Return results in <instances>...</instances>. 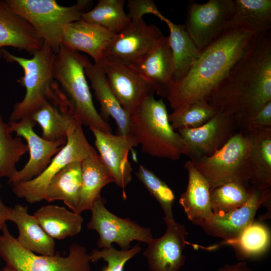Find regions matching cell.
Returning <instances> with one entry per match:
<instances>
[{"mask_svg":"<svg viewBox=\"0 0 271 271\" xmlns=\"http://www.w3.org/2000/svg\"><path fill=\"white\" fill-rule=\"evenodd\" d=\"M56 52L46 43L31 58L14 55L5 49L2 58L8 62H15L24 70V75L18 80L26 90L21 101L14 106L9 122L18 121L30 117L47 101H56L58 94L53 78V65Z\"/></svg>","mask_w":271,"mask_h":271,"instance_id":"obj_4","label":"cell"},{"mask_svg":"<svg viewBox=\"0 0 271 271\" xmlns=\"http://www.w3.org/2000/svg\"><path fill=\"white\" fill-rule=\"evenodd\" d=\"M217 271H253L244 261H240L233 264H225Z\"/></svg>","mask_w":271,"mask_h":271,"instance_id":"obj_41","label":"cell"},{"mask_svg":"<svg viewBox=\"0 0 271 271\" xmlns=\"http://www.w3.org/2000/svg\"><path fill=\"white\" fill-rule=\"evenodd\" d=\"M30 117L40 125L41 137L51 142L66 141L68 130L76 119L71 105L63 93L58 101H47Z\"/></svg>","mask_w":271,"mask_h":271,"instance_id":"obj_25","label":"cell"},{"mask_svg":"<svg viewBox=\"0 0 271 271\" xmlns=\"http://www.w3.org/2000/svg\"><path fill=\"white\" fill-rule=\"evenodd\" d=\"M169 44L174 65V83L184 78L199 57L200 51L193 42L184 25L175 24L167 18Z\"/></svg>","mask_w":271,"mask_h":271,"instance_id":"obj_32","label":"cell"},{"mask_svg":"<svg viewBox=\"0 0 271 271\" xmlns=\"http://www.w3.org/2000/svg\"><path fill=\"white\" fill-rule=\"evenodd\" d=\"M1 185L0 184V191ZM12 208L6 206L2 201L0 195V230H2L6 222L9 220Z\"/></svg>","mask_w":271,"mask_h":271,"instance_id":"obj_42","label":"cell"},{"mask_svg":"<svg viewBox=\"0 0 271 271\" xmlns=\"http://www.w3.org/2000/svg\"><path fill=\"white\" fill-rule=\"evenodd\" d=\"M234 11L227 30H239L256 35L271 30L270 0H234Z\"/></svg>","mask_w":271,"mask_h":271,"instance_id":"obj_27","label":"cell"},{"mask_svg":"<svg viewBox=\"0 0 271 271\" xmlns=\"http://www.w3.org/2000/svg\"><path fill=\"white\" fill-rule=\"evenodd\" d=\"M28 152V148L20 138H14L8 123L0 114V179L7 177L8 182L18 173L17 162Z\"/></svg>","mask_w":271,"mask_h":271,"instance_id":"obj_34","label":"cell"},{"mask_svg":"<svg viewBox=\"0 0 271 271\" xmlns=\"http://www.w3.org/2000/svg\"><path fill=\"white\" fill-rule=\"evenodd\" d=\"M247 201L241 207L222 215H213L198 223L208 235L223 239L224 241L237 237L253 221L262 203L271 197V187L259 189L250 185Z\"/></svg>","mask_w":271,"mask_h":271,"instance_id":"obj_18","label":"cell"},{"mask_svg":"<svg viewBox=\"0 0 271 271\" xmlns=\"http://www.w3.org/2000/svg\"><path fill=\"white\" fill-rule=\"evenodd\" d=\"M82 125L77 120L74 121L68 130L65 145L39 176L28 181L11 185L17 196L31 203L44 200L49 183L61 170L72 162H82L98 155L85 137Z\"/></svg>","mask_w":271,"mask_h":271,"instance_id":"obj_8","label":"cell"},{"mask_svg":"<svg viewBox=\"0 0 271 271\" xmlns=\"http://www.w3.org/2000/svg\"><path fill=\"white\" fill-rule=\"evenodd\" d=\"M256 34L227 30L203 49L188 72L175 82L166 97L177 109L189 102L207 100L250 46Z\"/></svg>","mask_w":271,"mask_h":271,"instance_id":"obj_2","label":"cell"},{"mask_svg":"<svg viewBox=\"0 0 271 271\" xmlns=\"http://www.w3.org/2000/svg\"><path fill=\"white\" fill-rule=\"evenodd\" d=\"M207 101L218 111L234 115L237 124L271 101V31L255 35Z\"/></svg>","mask_w":271,"mask_h":271,"instance_id":"obj_1","label":"cell"},{"mask_svg":"<svg viewBox=\"0 0 271 271\" xmlns=\"http://www.w3.org/2000/svg\"><path fill=\"white\" fill-rule=\"evenodd\" d=\"M88 59L86 56L61 44L55 55L53 78L69 101L76 120L89 128L112 133L110 125L93 104L84 72Z\"/></svg>","mask_w":271,"mask_h":271,"instance_id":"obj_3","label":"cell"},{"mask_svg":"<svg viewBox=\"0 0 271 271\" xmlns=\"http://www.w3.org/2000/svg\"><path fill=\"white\" fill-rule=\"evenodd\" d=\"M248 151L247 140L239 130L212 156L191 161L206 179L210 190L229 182L238 183L249 188Z\"/></svg>","mask_w":271,"mask_h":271,"instance_id":"obj_9","label":"cell"},{"mask_svg":"<svg viewBox=\"0 0 271 271\" xmlns=\"http://www.w3.org/2000/svg\"><path fill=\"white\" fill-rule=\"evenodd\" d=\"M127 8L128 9L127 15L130 21L143 19V17L147 14L154 15L164 22L166 19L153 0H128Z\"/></svg>","mask_w":271,"mask_h":271,"instance_id":"obj_39","label":"cell"},{"mask_svg":"<svg viewBox=\"0 0 271 271\" xmlns=\"http://www.w3.org/2000/svg\"><path fill=\"white\" fill-rule=\"evenodd\" d=\"M97 65L129 117L139 110L147 98L154 95L155 91L152 86L130 66L107 58H103Z\"/></svg>","mask_w":271,"mask_h":271,"instance_id":"obj_13","label":"cell"},{"mask_svg":"<svg viewBox=\"0 0 271 271\" xmlns=\"http://www.w3.org/2000/svg\"><path fill=\"white\" fill-rule=\"evenodd\" d=\"M44 43L32 25L0 0V58L2 50L12 47L33 55Z\"/></svg>","mask_w":271,"mask_h":271,"instance_id":"obj_22","label":"cell"},{"mask_svg":"<svg viewBox=\"0 0 271 271\" xmlns=\"http://www.w3.org/2000/svg\"><path fill=\"white\" fill-rule=\"evenodd\" d=\"M167 229L160 238H153L143 252L151 271H180L186 256L183 252L187 242L185 226L175 220L164 218Z\"/></svg>","mask_w":271,"mask_h":271,"instance_id":"obj_16","label":"cell"},{"mask_svg":"<svg viewBox=\"0 0 271 271\" xmlns=\"http://www.w3.org/2000/svg\"><path fill=\"white\" fill-rule=\"evenodd\" d=\"M166 106L162 99L147 98L130 117V134L150 156L178 160L186 153L185 143L172 127Z\"/></svg>","mask_w":271,"mask_h":271,"instance_id":"obj_5","label":"cell"},{"mask_svg":"<svg viewBox=\"0 0 271 271\" xmlns=\"http://www.w3.org/2000/svg\"><path fill=\"white\" fill-rule=\"evenodd\" d=\"M106 201L101 196L93 203L90 209L91 218L87 224L89 229L99 235L97 245L107 248L116 243L121 250L130 248L134 240L148 243L153 238L151 229L144 227L128 218H122L110 212L105 207Z\"/></svg>","mask_w":271,"mask_h":271,"instance_id":"obj_10","label":"cell"},{"mask_svg":"<svg viewBox=\"0 0 271 271\" xmlns=\"http://www.w3.org/2000/svg\"><path fill=\"white\" fill-rule=\"evenodd\" d=\"M102 162L112 175L114 183L124 190L132 180V168L128 153L139 143L131 134L114 135L90 127Z\"/></svg>","mask_w":271,"mask_h":271,"instance_id":"obj_15","label":"cell"},{"mask_svg":"<svg viewBox=\"0 0 271 271\" xmlns=\"http://www.w3.org/2000/svg\"><path fill=\"white\" fill-rule=\"evenodd\" d=\"M81 184V162H72L52 178L46 189L44 200L48 202L61 200L77 213Z\"/></svg>","mask_w":271,"mask_h":271,"instance_id":"obj_31","label":"cell"},{"mask_svg":"<svg viewBox=\"0 0 271 271\" xmlns=\"http://www.w3.org/2000/svg\"><path fill=\"white\" fill-rule=\"evenodd\" d=\"M35 123L30 117L8 122L11 132H15L26 141L30 154L28 162L9 182L11 185L28 181L39 176L66 143L67 140L51 142L40 137L34 130Z\"/></svg>","mask_w":271,"mask_h":271,"instance_id":"obj_14","label":"cell"},{"mask_svg":"<svg viewBox=\"0 0 271 271\" xmlns=\"http://www.w3.org/2000/svg\"><path fill=\"white\" fill-rule=\"evenodd\" d=\"M238 131L234 115L218 111L209 120L199 127L181 129L177 131L185 143V155L192 162L212 156Z\"/></svg>","mask_w":271,"mask_h":271,"instance_id":"obj_12","label":"cell"},{"mask_svg":"<svg viewBox=\"0 0 271 271\" xmlns=\"http://www.w3.org/2000/svg\"><path fill=\"white\" fill-rule=\"evenodd\" d=\"M124 0H99L93 9L82 15L80 20L117 34L130 22L124 10Z\"/></svg>","mask_w":271,"mask_h":271,"instance_id":"obj_33","label":"cell"},{"mask_svg":"<svg viewBox=\"0 0 271 271\" xmlns=\"http://www.w3.org/2000/svg\"><path fill=\"white\" fill-rule=\"evenodd\" d=\"M84 72L99 103L101 117L106 121L110 117L114 119L117 126V134H130V117L110 89L102 68L98 65L92 63L88 59Z\"/></svg>","mask_w":271,"mask_h":271,"instance_id":"obj_23","label":"cell"},{"mask_svg":"<svg viewBox=\"0 0 271 271\" xmlns=\"http://www.w3.org/2000/svg\"><path fill=\"white\" fill-rule=\"evenodd\" d=\"M241 131L248 143L247 167L250 185L271 187V126L252 125Z\"/></svg>","mask_w":271,"mask_h":271,"instance_id":"obj_20","label":"cell"},{"mask_svg":"<svg viewBox=\"0 0 271 271\" xmlns=\"http://www.w3.org/2000/svg\"><path fill=\"white\" fill-rule=\"evenodd\" d=\"M28 207L20 204L12 208L9 220L17 226V239L24 248L43 255L55 254V242L40 226L33 215L28 212Z\"/></svg>","mask_w":271,"mask_h":271,"instance_id":"obj_26","label":"cell"},{"mask_svg":"<svg viewBox=\"0 0 271 271\" xmlns=\"http://www.w3.org/2000/svg\"><path fill=\"white\" fill-rule=\"evenodd\" d=\"M82 184L77 213L90 210L93 203L101 196V189L114 182L113 178L98 155L81 162Z\"/></svg>","mask_w":271,"mask_h":271,"instance_id":"obj_30","label":"cell"},{"mask_svg":"<svg viewBox=\"0 0 271 271\" xmlns=\"http://www.w3.org/2000/svg\"><path fill=\"white\" fill-rule=\"evenodd\" d=\"M33 215L48 235L57 239L77 235L84 220L80 214L55 205L42 206Z\"/></svg>","mask_w":271,"mask_h":271,"instance_id":"obj_29","label":"cell"},{"mask_svg":"<svg viewBox=\"0 0 271 271\" xmlns=\"http://www.w3.org/2000/svg\"><path fill=\"white\" fill-rule=\"evenodd\" d=\"M12 11L27 20L56 53L61 45L65 27L80 20L89 1H78L65 7L54 0H6Z\"/></svg>","mask_w":271,"mask_h":271,"instance_id":"obj_6","label":"cell"},{"mask_svg":"<svg viewBox=\"0 0 271 271\" xmlns=\"http://www.w3.org/2000/svg\"><path fill=\"white\" fill-rule=\"evenodd\" d=\"M271 243L269 227L259 222L253 221L235 238L223 240L205 249L213 250L222 246H230L235 252L236 258L240 261L256 259L266 254Z\"/></svg>","mask_w":271,"mask_h":271,"instance_id":"obj_28","label":"cell"},{"mask_svg":"<svg viewBox=\"0 0 271 271\" xmlns=\"http://www.w3.org/2000/svg\"><path fill=\"white\" fill-rule=\"evenodd\" d=\"M249 188L236 182H229L210 190L212 211L222 215L242 206L248 200Z\"/></svg>","mask_w":271,"mask_h":271,"instance_id":"obj_36","label":"cell"},{"mask_svg":"<svg viewBox=\"0 0 271 271\" xmlns=\"http://www.w3.org/2000/svg\"><path fill=\"white\" fill-rule=\"evenodd\" d=\"M0 234V257L13 271H90L89 254L86 248L73 243L68 256L37 255L23 248L5 224Z\"/></svg>","mask_w":271,"mask_h":271,"instance_id":"obj_7","label":"cell"},{"mask_svg":"<svg viewBox=\"0 0 271 271\" xmlns=\"http://www.w3.org/2000/svg\"><path fill=\"white\" fill-rule=\"evenodd\" d=\"M218 112L207 100L200 99L187 103L168 114L169 121L173 129L199 127L209 120Z\"/></svg>","mask_w":271,"mask_h":271,"instance_id":"obj_35","label":"cell"},{"mask_svg":"<svg viewBox=\"0 0 271 271\" xmlns=\"http://www.w3.org/2000/svg\"><path fill=\"white\" fill-rule=\"evenodd\" d=\"M142 247L137 243L127 250H117L111 245L110 247L99 250L93 249L89 254L91 261L96 263L102 259L107 265L102 271H123L126 262L139 253Z\"/></svg>","mask_w":271,"mask_h":271,"instance_id":"obj_38","label":"cell"},{"mask_svg":"<svg viewBox=\"0 0 271 271\" xmlns=\"http://www.w3.org/2000/svg\"><path fill=\"white\" fill-rule=\"evenodd\" d=\"M115 35L98 25L79 20L65 27L61 44L88 54L98 64Z\"/></svg>","mask_w":271,"mask_h":271,"instance_id":"obj_21","label":"cell"},{"mask_svg":"<svg viewBox=\"0 0 271 271\" xmlns=\"http://www.w3.org/2000/svg\"><path fill=\"white\" fill-rule=\"evenodd\" d=\"M2 271H13L12 270H11V269H10L9 267H8L7 266H5L3 269V270Z\"/></svg>","mask_w":271,"mask_h":271,"instance_id":"obj_43","label":"cell"},{"mask_svg":"<svg viewBox=\"0 0 271 271\" xmlns=\"http://www.w3.org/2000/svg\"><path fill=\"white\" fill-rule=\"evenodd\" d=\"M129 66L152 86L158 95L166 98L174 84V65L168 36L160 37L145 56Z\"/></svg>","mask_w":271,"mask_h":271,"instance_id":"obj_19","label":"cell"},{"mask_svg":"<svg viewBox=\"0 0 271 271\" xmlns=\"http://www.w3.org/2000/svg\"><path fill=\"white\" fill-rule=\"evenodd\" d=\"M234 11L233 0H209L205 4H188L184 26L200 51L226 30Z\"/></svg>","mask_w":271,"mask_h":271,"instance_id":"obj_11","label":"cell"},{"mask_svg":"<svg viewBox=\"0 0 271 271\" xmlns=\"http://www.w3.org/2000/svg\"><path fill=\"white\" fill-rule=\"evenodd\" d=\"M252 125L271 126V101L250 116L238 123L239 130Z\"/></svg>","mask_w":271,"mask_h":271,"instance_id":"obj_40","label":"cell"},{"mask_svg":"<svg viewBox=\"0 0 271 271\" xmlns=\"http://www.w3.org/2000/svg\"><path fill=\"white\" fill-rule=\"evenodd\" d=\"M163 35L154 24L147 25L143 19L132 20L116 34L103 58L131 65L145 56Z\"/></svg>","mask_w":271,"mask_h":271,"instance_id":"obj_17","label":"cell"},{"mask_svg":"<svg viewBox=\"0 0 271 271\" xmlns=\"http://www.w3.org/2000/svg\"><path fill=\"white\" fill-rule=\"evenodd\" d=\"M135 175L149 193L159 202L164 212V218L174 220L172 209L175 195L172 190L153 172L144 166L140 165Z\"/></svg>","mask_w":271,"mask_h":271,"instance_id":"obj_37","label":"cell"},{"mask_svg":"<svg viewBox=\"0 0 271 271\" xmlns=\"http://www.w3.org/2000/svg\"><path fill=\"white\" fill-rule=\"evenodd\" d=\"M184 168L188 172V184L179 202L188 219L197 225L214 214L211 207L210 186L190 160L185 163Z\"/></svg>","mask_w":271,"mask_h":271,"instance_id":"obj_24","label":"cell"}]
</instances>
